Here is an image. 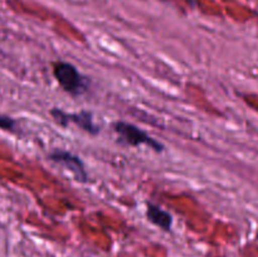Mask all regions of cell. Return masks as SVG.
Listing matches in <instances>:
<instances>
[{
    "instance_id": "cell-1",
    "label": "cell",
    "mask_w": 258,
    "mask_h": 257,
    "mask_svg": "<svg viewBox=\"0 0 258 257\" xmlns=\"http://www.w3.org/2000/svg\"><path fill=\"white\" fill-rule=\"evenodd\" d=\"M53 73L60 87L71 95H82L88 90L87 78L83 77L80 71L71 63L58 60L54 63Z\"/></svg>"
},
{
    "instance_id": "cell-2",
    "label": "cell",
    "mask_w": 258,
    "mask_h": 257,
    "mask_svg": "<svg viewBox=\"0 0 258 257\" xmlns=\"http://www.w3.org/2000/svg\"><path fill=\"white\" fill-rule=\"evenodd\" d=\"M113 130L117 134L118 141H121L125 145H148L156 151H161L164 149V146L159 141L149 136L145 131L139 128L138 126L133 125V123L125 122V121H117L113 125Z\"/></svg>"
},
{
    "instance_id": "cell-3",
    "label": "cell",
    "mask_w": 258,
    "mask_h": 257,
    "mask_svg": "<svg viewBox=\"0 0 258 257\" xmlns=\"http://www.w3.org/2000/svg\"><path fill=\"white\" fill-rule=\"evenodd\" d=\"M48 158H49V160L54 161V163L68 169L78 181H82V183L87 181L88 174L86 171L85 164L75 154L70 153L67 150H62V149H55V150L50 151Z\"/></svg>"
},
{
    "instance_id": "cell-4",
    "label": "cell",
    "mask_w": 258,
    "mask_h": 257,
    "mask_svg": "<svg viewBox=\"0 0 258 257\" xmlns=\"http://www.w3.org/2000/svg\"><path fill=\"white\" fill-rule=\"evenodd\" d=\"M50 113H52V116L54 117V120L63 126L67 125V122H73L75 125L80 126V127L82 128V130H85L86 133L91 134V135H96V134H98V131H100V127L93 122L92 115L86 112V111L78 113H67L55 108V110H52Z\"/></svg>"
},
{
    "instance_id": "cell-5",
    "label": "cell",
    "mask_w": 258,
    "mask_h": 257,
    "mask_svg": "<svg viewBox=\"0 0 258 257\" xmlns=\"http://www.w3.org/2000/svg\"><path fill=\"white\" fill-rule=\"evenodd\" d=\"M146 216H148L149 221L154 223L155 226L160 227L164 231H170L171 223H173V218H171L170 213L164 211L160 207L155 206V204H148V209H146Z\"/></svg>"
},
{
    "instance_id": "cell-6",
    "label": "cell",
    "mask_w": 258,
    "mask_h": 257,
    "mask_svg": "<svg viewBox=\"0 0 258 257\" xmlns=\"http://www.w3.org/2000/svg\"><path fill=\"white\" fill-rule=\"evenodd\" d=\"M15 127H17V122L15 120H13L9 116L0 115V128L2 130L7 131H15Z\"/></svg>"
}]
</instances>
